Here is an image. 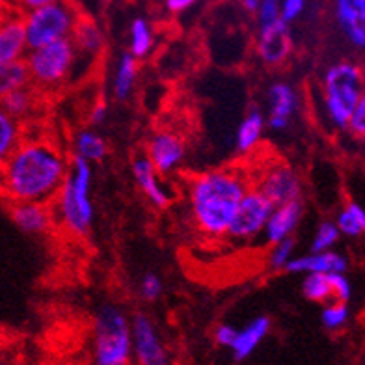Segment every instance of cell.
Segmentation results:
<instances>
[{
    "instance_id": "obj_17",
    "label": "cell",
    "mask_w": 365,
    "mask_h": 365,
    "mask_svg": "<svg viewBox=\"0 0 365 365\" xmlns=\"http://www.w3.org/2000/svg\"><path fill=\"white\" fill-rule=\"evenodd\" d=\"M10 217L15 226L26 235H43L53 226V211H51L48 203H11Z\"/></svg>"
},
{
    "instance_id": "obj_20",
    "label": "cell",
    "mask_w": 365,
    "mask_h": 365,
    "mask_svg": "<svg viewBox=\"0 0 365 365\" xmlns=\"http://www.w3.org/2000/svg\"><path fill=\"white\" fill-rule=\"evenodd\" d=\"M349 269V261L345 255L339 252L327 250V252H309L308 255L302 257H294L285 264L287 272L291 274H312V272H322V274H334V272H346Z\"/></svg>"
},
{
    "instance_id": "obj_10",
    "label": "cell",
    "mask_w": 365,
    "mask_h": 365,
    "mask_svg": "<svg viewBox=\"0 0 365 365\" xmlns=\"http://www.w3.org/2000/svg\"><path fill=\"white\" fill-rule=\"evenodd\" d=\"M257 190L269 197L272 205H279L291 200H300L302 182L298 173L289 164L274 163L259 173Z\"/></svg>"
},
{
    "instance_id": "obj_8",
    "label": "cell",
    "mask_w": 365,
    "mask_h": 365,
    "mask_svg": "<svg viewBox=\"0 0 365 365\" xmlns=\"http://www.w3.org/2000/svg\"><path fill=\"white\" fill-rule=\"evenodd\" d=\"M272 209L274 205L269 197L263 196L257 188H248L233 215L227 237L233 240L255 239L263 233Z\"/></svg>"
},
{
    "instance_id": "obj_33",
    "label": "cell",
    "mask_w": 365,
    "mask_h": 365,
    "mask_svg": "<svg viewBox=\"0 0 365 365\" xmlns=\"http://www.w3.org/2000/svg\"><path fill=\"white\" fill-rule=\"evenodd\" d=\"M294 255V239L289 237V239L279 240L276 245H272V252H270V267L274 270H284L285 264L293 259Z\"/></svg>"
},
{
    "instance_id": "obj_26",
    "label": "cell",
    "mask_w": 365,
    "mask_h": 365,
    "mask_svg": "<svg viewBox=\"0 0 365 365\" xmlns=\"http://www.w3.org/2000/svg\"><path fill=\"white\" fill-rule=\"evenodd\" d=\"M23 125L19 120L11 118L0 105V166L23 142Z\"/></svg>"
},
{
    "instance_id": "obj_46",
    "label": "cell",
    "mask_w": 365,
    "mask_h": 365,
    "mask_svg": "<svg viewBox=\"0 0 365 365\" xmlns=\"http://www.w3.org/2000/svg\"><path fill=\"white\" fill-rule=\"evenodd\" d=\"M2 17H4V11H0V23H2Z\"/></svg>"
},
{
    "instance_id": "obj_19",
    "label": "cell",
    "mask_w": 365,
    "mask_h": 365,
    "mask_svg": "<svg viewBox=\"0 0 365 365\" xmlns=\"http://www.w3.org/2000/svg\"><path fill=\"white\" fill-rule=\"evenodd\" d=\"M73 47L77 53V66L78 62L91 63L105 48V34L101 26L90 17H81L71 34Z\"/></svg>"
},
{
    "instance_id": "obj_15",
    "label": "cell",
    "mask_w": 365,
    "mask_h": 365,
    "mask_svg": "<svg viewBox=\"0 0 365 365\" xmlns=\"http://www.w3.org/2000/svg\"><path fill=\"white\" fill-rule=\"evenodd\" d=\"M302 212L304 205L300 200H291V202L274 205L272 212H270L269 220H267L263 230L267 242L269 245H276L279 240L293 237L294 230L300 224Z\"/></svg>"
},
{
    "instance_id": "obj_39",
    "label": "cell",
    "mask_w": 365,
    "mask_h": 365,
    "mask_svg": "<svg viewBox=\"0 0 365 365\" xmlns=\"http://www.w3.org/2000/svg\"><path fill=\"white\" fill-rule=\"evenodd\" d=\"M237 336V328L231 327V324H220L215 330V341L220 346H231L233 341H235Z\"/></svg>"
},
{
    "instance_id": "obj_4",
    "label": "cell",
    "mask_w": 365,
    "mask_h": 365,
    "mask_svg": "<svg viewBox=\"0 0 365 365\" xmlns=\"http://www.w3.org/2000/svg\"><path fill=\"white\" fill-rule=\"evenodd\" d=\"M364 97V69L352 60L331 63L322 77V105L331 125L346 130V120Z\"/></svg>"
},
{
    "instance_id": "obj_12",
    "label": "cell",
    "mask_w": 365,
    "mask_h": 365,
    "mask_svg": "<svg viewBox=\"0 0 365 365\" xmlns=\"http://www.w3.org/2000/svg\"><path fill=\"white\" fill-rule=\"evenodd\" d=\"M26 53H29V43L24 34L23 14L10 8L4 11L0 23V63L21 62Z\"/></svg>"
},
{
    "instance_id": "obj_11",
    "label": "cell",
    "mask_w": 365,
    "mask_h": 365,
    "mask_svg": "<svg viewBox=\"0 0 365 365\" xmlns=\"http://www.w3.org/2000/svg\"><path fill=\"white\" fill-rule=\"evenodd\" d=\"M145 157L160 175H170L182 164L187 157L185 140L172 130H159L148 140Z\"/></svg>"
},
{
    "instance_id": "obj_3",
    "label": "cell",
    "mask_w": 365,
    "mask_h": 365,
    "mask_svg": "<svg viewBox=\"0 0 365 365\" xmlns=\"http://www.w3.org/2000/svg\"><path fill=\"white\" fill-rule=\"evenodd\" d=\"M91 181L93 170L91 163L73 155L66 181L54 197V211L58 222L68 233L84 237L90 233L96 211L91 202Z\"/></svg>"
},
{
    "instance_id": "obj_28",
    "label": "cell",
    "mask_w": 365,
    "mask_h": 365,
    "mask_svg": "<svg viewBox=\"0 0 365 365\" xmlns=\"http://www.w3.org/2000/svg\"><path fill=\"white\" fill-rule=\"evenodd\" d=\"M29 86L17 88V90L10 91V93L0 101L2 108H4L11 118H15V120H19V121L26 120V118L34 112L36 96H34V91L30 90Z\"/></svg>"
},
{
    "instance_id": "obj_37",
    "label": "cell",
    "mask_w": 365,
    "mask_h": 365,
    "mask_svg": "<svg viewBox=\"0 0 365 365\" xmlns=\"http://www.w3.org/2000/svg\"><path fill=\"white\" fill-rule=\"evenodd\" d=\"M346 130L356 138H364L365 135V96L361 97L354 110L351 112L349 120H346Z\"/></svg>"
},
{
    "instance_id": "obj_13",
    "label": "cell",
    "mask_w": 365,
    "mask_h": 365,
    "mask_svg": "<svg viewBox=\"0 0 365 365\" xmlns=\"http://www.w3.org/2000/svg\"><path fill=\"white\" fill-rule=\"evenodd\" d=\"M293 51V38L291 29L284 19L278 23L259 29L257 34V54L264 63L269 66H279L284 63Z\"/></svg>"
},
{
    "instance_id": "obj_35",
    "label": "cell",
    "mask_w": 365,
    "mask_h": 365,
    "mask_svg": "<svg viewBox=\"0 0 365 365\" xmlns=\"http://www.w3.org/2000/svg\"><path fill=\"white\" fill-rule=\"evenodd\" d=\"M138 289H140V297L144 298V300H148V302H155V300L163 294L164 284L159 274L148 272L142 276V279H140Z\"/></svg>"
},
{
    "instance_id": "obj_9",
    "label": "cell",
    "mask_w": 365,
    "mask_h": 365,
    "mask_svg": "<svg viewBox=\"0 0 365 365\" xmlns=\"http://www.w3.org/2000/svg\"><path fill=\"white\" fill-rule=\"evenodd\" d=\"M133 358L138 365H170V354L164 346L157 324L145 313H136L130 319Z\"/></svg>"
},
{
    "instance_id": "obj_41",
    "label": "cell",
    "mask_w": 365,
    "mask_h": 365,
    "mask_svg": "<svg viewBox=\"0 0 365 365\" xmlns=\"http://www.w3.org/2000/svg\"><path fill=\"white\" fill-rule=\"evenodd\" d=\"M53 2H58V0H11V8H15L17 11L24 14V11L39 8V6L53 4Z\"/></svg>"
},
{
    "instance_id": "obj_23",
    "label": "cell",
    "mask_w": 365,
    "mask_h": 365,
    "mask_svg": "<svg viewBox=\"0 0 365 365\" xmlns=\"http://www.w3.org/2000/svg\"><path fill=\"white\" fill-rule=\"evenodd\" d=\"M264 127H267V120H264L263 112L257 108H252L248 114L242 118L239 129L235 135V145L239 153H250L257 148V144L263 138Z\"/></svg>"
},
{
    "instance_id": "obj_32",
    "label": "cell",
    "mask_w": 365,
    "mask_h": 365,
    "mask_svg": "<svg viewBox=\"0 0 365 365\" xmlns=\"http://www.w3.org/2000/svg\"><path fill=\"white\" fill-rule=\"evenodd\" d=\"M339 237H341V233L337 230L336 222H322V224H319L317 231H315V237H313L312 252L334 250V246L339 242Z\"/></svg>"
},
{
    "instance_id": "obj_38",
    "label": "cell",
    "mask_w": 365,
    "mask_h": 365,
    "mask_svg": "<svg viewBox=\"0 0 365 365\" xmlns=\"http://www.w3.org/2000/svg\"><path fill=\"white\" fill-rule=\"evenodd\" d=\"M308 0H279V15L287 24L294 23L306 11Z\"/></svg>"
},
{
    "instance_id": "obj_44",
    "label": "cell",
    "mask_w": 365,
    "mask_h": 365,
    "mask_svg": "<svg viewBox=\"0 0 365 365\" xmlns=\"http://www.w3.org/2000/svg\"><path fill=\"white\" fill-rule=\"evenodd\" d=\"M11 8V0H0V11H6Z\"/></svg>"
},
{
    "instance_id": "obj_40",
    "label": "cell",
    "mask_w": 365,
    "mask_h": 365,
    "mask_svg": "<svg viewBox=\"0 0 365 365\" xmlns=\"http://www.w3.org/2000/svg\"><path fill=\"white\" fill-rule=\"evenodd\" d=\"M200 0H164V8L173 15H181L185 11L192 10Z\"/></svg>"
},
{
    "instance_id": "obj_21",
    "label": "cell",
    "mask_w": 365,
    "mask_h": 365,
    "mask_svg": "<svg viewBox=\"0 0 365 365\" xmlns=\"http://www.w3.org/2000/svg\"><path fill=\"white\" fill-rule=\"evenodd\" d=\"M270 327H272L270 319L267 315H259V317H255L254 321L248 322L245 328L237 330L235 341L230 346L231 351H233V356H235V360L240 361L250 358L255 349L263 343L264 337L269 336Z\"/></svg>"
},
{
    "instance_id": "obj_27",
    "label": "cell",
    "mask_w": 365,
    "mask_h": 365,
    "mask_svg": "<svg viewBox=\"0 0 365 365\" xmlns=\"http://www.w3.org/2000/svg\"><path fill=\"white\" fill-rule=\"evenodd\" d=\"M336 226L341 235L358 239L365 233V211L360 203L349 202L337 212Z\"/></svg>"
},
{
    "instance_id": "obj_43",
    "label": "cell",
    "mask_w": 365,
    "mask_h": 365,
    "mask_svg": "<svg viewBox=\"0 0 365 365\" xmlns=\"http://www.w3.org/2000/svg\"><path fill=\"white\" fill-rule=\"evenodd\" d=\"M257 2H259V0H240V4L245 6L248 11H255V8H257Z\"/></svg>"
},
{
    "instance_id": "obj_36",
    "label": "cell",
    "mask_w": 365,
    "mask_h": 365,
    "mask_svg": "<svg viewBox=\"0 0 365 365\" xmlns=\"http://www.w3.org/2000/svg\"><path fill=\"white\" fill-rule=\"evenodd\" d=\"M331 298L339 302H351L352 298V284L345 272L330 274Z\"/></svg>"
},
{
    "instance_id": "obj_45",
    "label": "cell",
    "mask_w": 365,
    "mask_h": 365,
    "mask_svg": "<svg viewBox=\"0 0 365 365\" xmlns=\"http://www.w3.org/2000/svg\"><path fill=\"white\" fill-rule=\"evenodd\" d=\"M103 2H105V4H110V2H114V0H103Z\"/></svg>"
},
{
    "instance_id": "obj_22",
    "label": "cell",
    "mask_w": 365,
    "mask_h": 365,
    "mask_svg": "<svg viewBox=\"0 0 365 365\" xmlns=\"http://www.w3.org/2000/svg\"><path fill=\"white\" fill-rule=\"evenodd\" d=\"M140 60L133 54L121 53L115 62L114 73H112V96L115 101H127L136 86V78L140 71Z\"/></svg>"
},
{
    "instance_id": "obj_16",
    "label": "cell",
    "mask_w": 365,
    "mask_h": 365,
    "mask_svg": "<svg viewBox=\"0 0 365 365\" xmlns=\"http://www.w3.org/2000/svg\"><path fill=\"white\" fill-rule=\"evenodd\" d=\"M270 114L267 125L272 130H285L298 110V93L289 82H274L269 88Z\"/></svg>"
},
{
    "instance_id": "obj_18",
    "label": "cell",
    "mask_w": 365,
    "mask_h": 365,
    "mask_svg": "<svg viewBox=\"0 0 365 365\" xmlns=\"http://www.w3.org/2000/svg\"><path fill=\"white\" fill-rule=\"evenodd\" d=\"M133 178L135 182L138 185V188L142 190L149 202L153 203L155 207H168L172 203V194L164 188L163 181H160V173L153 168V164L149 163V159L145 155L142 157H136L133 160Z\"/></svg>"
},
{
    "instance_id": "obj_31",
    "label": "cell",
    "mask_w": 365,
    "mask_h": 365,
    "mask_svg": "<svg viewBox=\"0 0 365 365\" xmlns=\"http://www.w3.org/2000/svg\"><path fill=\"white\" fill-rule=\"evenodd\" d=\"M349 319H351V308H349V302H339V300H330L327 302V306L322 308L321 321L322 327L330 331L343 330V328L349 324Z\"/></svg>"
},
{
    "instance_id": "obj_6",
    "label": "cell",
    "mask_w": 365,
    "mask_h": 365,
    "mask_svg": "<svg viewBox=\"0 0 365 365\" xmlns=\"http://www.w3.org/2000/svg\"><path fill=\"white\" fill-rule=\"evenodd\" d=\"M78 19H81V11L71 0H58L53 4L24 11L23 24L29 51L53 43L58 39L71 38Z\"/></svg>"
},
{
    "instance_id": "obj_25",
    "label": "cell",
    "mask_w": 365,
    "mask_h": 365,
    "mask_svg": "<svg viewBox=\"0 0 365 365\" xmlns=\"http://www.w3.org/2000/svg\"><path fill=\"white\" fill-rule=\"evenodd\" d=\"M108 153V145L99 133L91 129H84L77 133L73 138V155L88 160V163H99Z\"/></svg>"
},
{
    "instance_id": "obj_29",
    "label": "cell",
    "mask_w": 365,
    "mask_h": 365,
    "mask_svg": "<svg viewBox=\"0 0 365 365\" xmlns=\"http://www.w3.org/2000/svg\"><path fill=\"white\" fill-rule=\"evenodd\" d=\"M30 77L29 69L24 66V60L11 63H0V101L4 99L10 91L17 88L29 86Z\"/></svg>"
},
{
    "instance_id": "obj_5",
    "label": "cell",
    "mask_w": 365,
    "mask_h": 365,
    "mask_svg": "<svg viewBox=\"0 0 365 365\" xmlns=\"http://www.w3.org/2000/svg\"><path fill=\"white\" fill-rule=\"evenodd\" d=\"M130 360V319L120 306L105 304L93 319V361L96 365H129Z\"/></svg>"
},
{
    "instance_id": "obj_14",
    "label": "cell",
    "mask_w": 365,
    "mask_h": 365,
    "mask_svg": "<svg viewBox=\"0 0 365 365\" xmlns=\"http://www.w3.org/2000/svg\"><path fill=\"white\" fill-rule=\"evenodd\" d=\"M334 15L346 41L358 51H364L365 0H334Z\"/></svg>"
},
{
    "instance_id": "obj_24",
    "label": "cell",
    "mask_w": 365,
    "mask_h": 365,
    "mask_svg": "<svg viewBox=\"0 0 365 365\" xmlns=\"http://www.w3.org/2000/svg\"><path fill=\"white\" fill-rule=\"evenodd\" d=\"M155 48V29L145 17H135L129 26V53L144 60Z\"/></svg>"
},
{
    "instance_id": "obj_47",
    "label": "cell",
    "mask_w": 365,
    "mask_h": 365,
    "mask_svg": "<svg viewBox=\"0 0 365 365\" xmlns=\"http://www.w3.org/2000/svg\"><path fill=\"white\" fill-rule=\"evenodd\" d=\"M0 365H8V364H6V361H2V360H0Z\"/></svg>"
},
{
    "instance_id": "obj_2",
    "label": "cell",
    "mask_w": 365,
    "mask_h": 365,
    "mask_svg": "<svg viewBox=\"0 0 365 365\" xmlns=\"http://www.w3.org/2000/svg\"><path fill=\"white\" fill-rule=\"evenodd\" d=\"M246 190L248 179L240 170L217 168L194 175L188 182V211L197 233L207 239L227 237Z\"/></svg>"
},
{
    "instance_id": "obj_1",
    "label": "cell",
    "mask_w": 365,
    "mask_h": 365,
    "mask_svg": "<svg viewBox=\"0 0 365 365\" xmlns=\"http://www.w3.org/2000/svg\"><path fill=\"white\" fill-rule=\"evenodd\" d=\"M71 160L47 140H23L0 166V194L10 203H51Z\"/></svg>"
},
{
    "instance_id": "obj_7",
    "label": "cell",
    "mask_w": 365,
    "mask_h": 365,
    "mask_svg": "<svg viewBox=\"0 0 365 365\" xmlns=\"http://www.w3.org/2000/svg\"><path fill=\"white\" fill-rule=\"evenodd\" d=\"M75 62H77V53L71 38L30 48L24 56L30 82L43 90L62 86L75 73Z\"/></svg>"
},
{
    "instance_id": "obj_30",
    "label": "cell",
    "mask_w": 365,
    "mask_h": 365,
    "mask_svg": "<svg viewBox=\"0 0 365 365\" xmlns=\"http://www.w3.org/2000/svg\"><path fill=\"white\" fill-rule=\"evenodd\" d=\"M302 294L312 302L327 304L331 298V285H330V274L312 272L306 274L302 282Z\"/></svg>"
},
{
    "instance_id": "obj_34",
    "label": "cell",
    "mask_w": 365,
    "mask_h": 365,
    "mask_svg": "<svg viewBox=\"0 0 365 365\" xmlns=\"http://www.w3.org/2000/svg\"><path fill=\"white\" fill-rule=\"evenodd\" d=\"M254 14L257 17V26L259 29L278 23L282 19V15H279V0H259Z\"/></svg>"
},
{
    "instance_id": "obj_42",
    "label": "cell",
    "mask_w": 365,
    "mask_h": 365,
    "mask_svg": "<svg viewBox=\"0 0 365 365\" xmlns=\"http://www.w3.org/2000/svg\"><path fill=\"white\" fill-rule=\"evenodd\" d=\"M108 120V106L105 103H97L90 112V123L91 125H103Z\"/></svg>"
}]
</instances>
